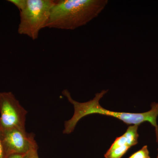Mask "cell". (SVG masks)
Instances as JSON below:
<instances>
[{
  "instance_id": "6da1fadb",
  "label": "cell",
  "mask_w": 158,
  "mask_h": 158,
  "mask_svg": "<svg viewBox=\"0 0 158 158\" xmlns=\"http://www.w3.org/2000/svg\"><path fill=\"white\" fill-rule=\"evenodd\" d=\"M108 91V90H102L95 94L93 99L85 102H79L73 99L68 90H63L62 94L73 105L74 110L72 117L65 122L63 134H69L73 132L80 119L85 116L94 113L115 117L127 124L139 125L142 123L148 122L155 128V130L158 127L156 120L158 116V103L153 102L151 105V110L143 113L111 111L102 107L99 103L100 100Z\"/></svg>"
},
{
  "instance_id": "7a4b0ae2",
  "label": "cell",
  "mask_w": 158,
  "mask_h": 158,
  "mask_svg": "<svg viewBox=\"0 0 158 158\" xmlns=\"http://www.w3.org/2000/svg\"><path fill=\"white\" fill-rule=\"evenodd\" d=\"M108 2V0L55 1L47 27L75 30L98 17Z\"/></svg>"
},
{
  "instance_id": "3957f363",
  "label": "cell",
  "mask_w": 158,
  "mask_h": 158,
  "mask_svg": "<svg viewBox=\"0 0 158 158\" xmlns=\"http://www.w3.org/2000/svg\"><path fill=\"white\" fill-rule=\"evenodd\" d=\"M55 2L53 0H27L25 8L20 11L19 34L37 39L40 31L47 27Z\"/></svg>"
},
{
  "instance_id": "277c9868",
  "label": "cell",
  "mask_w": 158,
  "mask_h": 158,
  "mask_svg": "<svg viewBox=\"0 0 158 158\" xmlns=\"http://www.w3.org/2000/svg\"><path fill=\"white\" fill-rule=\"evenodd\" d=\"M0 129L25 131L27 111L11 92H0Z\"/></svg>"
},
{
  "instance_id": "5b68a950",
  "label": "cell",
  "mask_w": 158,
  "mask_h": 158,
  "mask_svg": "<svg viewBox=\"0 0 158 158\" xmlns=\"http://www.w3.org/2000/svg\"><path fill=\"white\" fill-rule=\"evenodd\" d=\"M0 131L6 157L12 154L27 153L33 148L38 147L33 133L18 129H0Z\"/></svg>"
},
{
  "instance_id": "8992f818",
  "label": "cell",
  "mask_w": 158,
  "mask_h": 158,
  "mask_svg": "<svg viewBox=\"0 0 158 158\" xmlns=\"http://www.w3.org/2000/svg\"><path fill=\"white\" fill-rule=\"evenodd\" d=\"M138 126L136 124L130 126L123 135L126 138L127 145L130 147L138 144L139 136L138 133Z\"/></svg>"
},
{
  "instance_id": "52a82bcc",
  "label": "cell",
  "mask_w": 158,
  "mask_h": 158,
  "mask_svg": "<svg viewBox=\"0 0 158 158\" xmlns=\"http://www.w3.org/2000/svg\"><path fill=\"white\" fill-rule=\"evenodd\" d=\"M130 148L128 145H125L112 151L108 150L105 154V158H121Z\"/></svg>"
},
{
  "instance_id": "ba28073f",
  "label": "cell",
  "mask_w": 158,
  "mask_h": 158,
  "mask_svg": "<svg viewBox=\"0 0 158 158\" xmlns=\"http://www.w3.org/2000/svg\"><path fill=\"white\" fill-rule=\"evenodd\" d=\"M128 158H150L148 146L144 145L141 149L133 154Z\"/></svg>"
},
{
  "instance_id": "9c48e42d",
  "label": "cell",
  "mask_w": 158,
  "mask_h": 158,
  "mask_svg": "<svg viewBox=\"0 0 158 158\" xmlns=\"http://www.w3.org/2000/svg\"><path fill=\"white\" fill-rule=\"evenodd\" d=\"M125 145H127L126 138L123 135L120 137H118V138H116V140L113 142L110 149L108 150L112 151L116 148H118V147H121V146H124Z\"/></svg>"
},
{
  "instance_id": "30bf717a",
  "label": "cell",
  "mask_w": 158,
  "mask_h": 158,
  "mask_svg": "<svg viewBox=\"0 0 158 158\" xmlns=\"http://www.w3.org/2000/svg\"><path fill=\"white\" fill-rule=\"evenodd\" d=\"M8 1L16 6L20 11L24 10L27 5V0H9Z\"/></svg>"
},
{
  "instance_id": "8fae6325",
  "label": "cell",
  "mask_w": 158,
  "mask_h": 158,
  "mask_svg": "<svg viewBox=\"0 0 158 158\" xmlns=\"http://www.w3.org/2000/svg\"><path fill=\"white\" fill-rule=\"evenodd\" d=\"M0 158H6V151H5L2 140L1 131H0Z\"/></svg>"
},
{
  "instance_id": "7c38bea8",
  "label": "cell",
  "mask_w": 158,
  "mask_h": 158,
  "mask_svg": "<svg viewBox=\"0 0 158 158\" xmlns=\"http://www.w3.org/2000/svg\"><path fill=\"white\" fill-rule=\"evenodd\" d=\"M29 152L27 153H14L8 156L6 158H29Z\"/></svg>"
},
{
  "instance_id": "4fadbf2b",
  "label": "cell",
  "mask_w": 158,
  "mask_h": 158,
  "mask_svg": "<svg viewBox=\"0 0 158 158\" xmlns=\"http://www.w3.org/2000/svg\"><path fill=\"white\" fill-rule=\"evenodd\" d=\"M38 147L35 148L29 152V158H39L38 153Z\"/></svg>"
},
{
  "instance_id": "5bb4252c",
  "label": "cell",
  "mask_w": 158,
  "mask_h": 158,
  "mask_svg": "<svg viewBox=\"0 0 158 158\" xmlns=\"http://www.w3.org/2000/svg\"><path fill=\"white\" fill-rule=\"evenodd\" d=\"M156 134V141L157 142H158V125L157 128L155 130Z\"/></svg>"
},
{
  "instance_id": "9a60e30c",
  "label": "cell",
  "mask_w": 158,
  "mask_h": 158,
  "mask_svg": "<svg viewBox=\"0 0 158 158\" xmlns=\"http://www.w3.org/2000/svg\"><path fill=\"white\" fill-rule=\"evenodd\" d=\"M157 158H158V153L157 157Z\"/></svg>"
}]
</instances>
